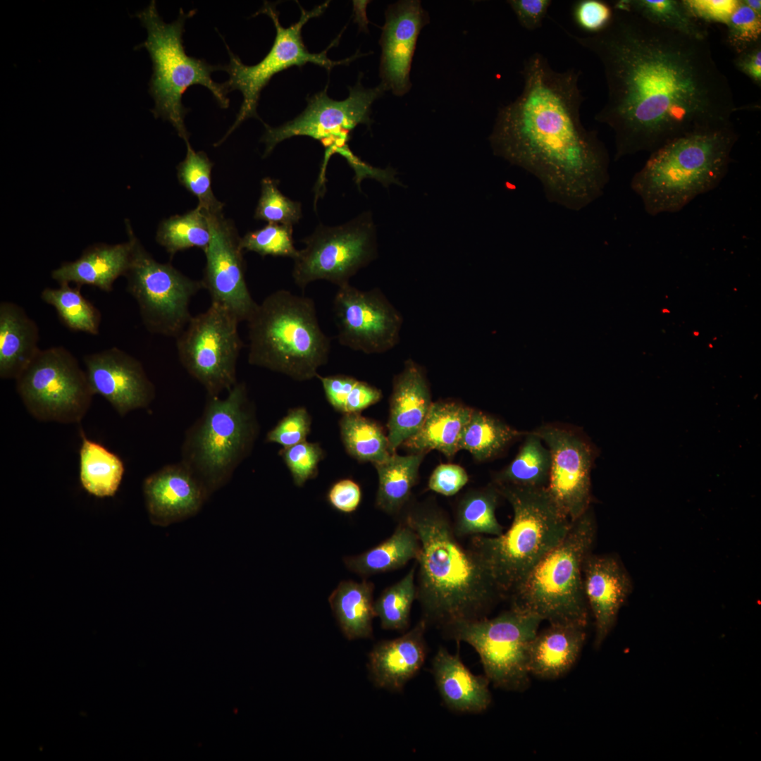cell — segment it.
Here are the masks:
<instances>
[{"label":"cell","mask_w":761,"mask_h":761,"mask_svg":"<svg viewBox=\"0 0 761 761\" xmlns=\"http://www.w3.org/2000/svg\"><path fill=\"white\" fill-rule=\"evenodd\" d=\"M613 9L611 22L598 33L579 36L561 27L601 63L607 97L595 120L612 130L615 161L732 124V90L707 38Z\"/></svg>","instance_id":"cell-1"},{"label":"cell","mask_w":761,"mask_h":761,"mask_svg":"<svg viewBox=\"0 0 761 761\" xmlns=\"http://www.w3.org/2000/svg\"><path fill=\"white\" fill-rule=\"evenodd\" d=\"M521 93L500 106L488 137L493 154L535 177L546 199L580 211L604 193L610 156L580 110V70L553 69L540 52L523 63Z\"/></svg>","instance_id":"cell-2"},{"label":"cell","mask_w":761,"mask_h":761,"mask_svg":"<svg viewBox=\"0 0 761 761\" xmlns=\"http://www.w3.org/2000/svg\"><path fill=\"white\" fill-rule=\"evenodd\" d=\"M402 518L421 543L416 600L422 619L442 629L487 617L504 598L482 563L459 543L445 512L426 502L410 506Z\"/></svg>","instance_id":"cell-3"},{"label":"cell","mask_w":761,"mask_h":761,"mask_svg":"<svg viewBox=\"0 0 761 761\" xmlns=\"http://www.w3.org/2000/svg\"><path fill=\"white\" fill-rule=\"evenodd\" d=\"M737 140L732 124L676 137L650 153L631 188L649 215L677 212L719 185Z\"/></svg>","instance_id":"cell-4"},{"label":"cell","mask_w":761,"mask_h":761,"mask_svg":"<svg viewBox=\"0 0 761 761\" xmlns=\"http://www.w3.org/2000/svg\"><path fill=\"white\" fill-rule=\"evenodd\" d=\"M494 484L512 506V524L497 536H471L467 547L490 573L505 599L563 539L571 521L558 509L546 487Z\"/></svg>","instance_id":"cell-5"},{"label":"cell","mask_w":761,"mask_h":761,"mask_svg":"<svg viewBox=\"0 0 761 761\" xmlns=\"http://www.w3.org/2000/svg\"><path fill=\"white\" fill-rule=\"evenodd\" d=\"M248 362L297 381L316 378L329 358L314 300L278 290L258 304L247 321Z\"/></svg>","instance_id":"cell-6"},{"label":"cell","mask_w":761,"mask_h":761,"mask_svg":"<svg viewBox=\"0 0 761 761\" xmlns=\"http://www.w3.org/2000/svg\"><path fill=\"white\" fill-rule=\"evenodd\" d=\"M258 431L246 384L237 382L225 398L206 395L201 416L185 432L180 462L209 497L249 454Z\"/></svg>","instance_id":"cell-7"},{"label":"cell","mask_w":761,"mask_h":761,"mask_svg":"<svg viewBox=\"0 0 761 761\" xmlns=\"http://www.w3.org/2000/svg\"><path fill=\"white\" fill-rule=\"evenodd\" d=\"M596 530L590 509L571 521L563 539L538 561L509 597L511 607L549 624L587 626L589 610L583 590V567L592 552Z\"/></svg>","instance_id":"cell-8"},{"label":"cell","mask_w":761,"mask_h":761,"mask_svg":"<svg viewBox=\"0 0 761 761\" xmlns=\"http://www.w3.org/2000/svg\"><path fill=\"white\" fill-rule=\"evenodd\" d=\"M195 13V10L185 13L180 8L177 19L166 23L158 13L156 1L152 0L135 15L147 31L146 40L138 47L148 51L153 64L149 83V92L154 100L151 112L155 118L168 121L185 143L189 142L185 125L189 109L184 106L182 98L190 86L201 85L206 87L223 109H227L230 102L225 84L217 83L211 78L213 72L223 70V65L209 64L204 59L188 56L185 51V23Z\"/></svg>","instance_id":"cell-9"},{"label":"cell","mask_w":761,"mask_h":761,"mask_svg":"<svg viewBox=\"0 0 761 761\" xmlns=\"http://www.w3.org/2000/svg\"><path fill=\"white\" fill-rule=\"evenodd\" d=\"M542 621L511 607L493 618L459 621L442 629L448 638L475 649L490 683L505 691H524L530 685V645Z\"/></svg>","instance_id":"cell-10"},{"label":"cell","mask_w":761,"mask_h":761,"mask_svg":"<svg viewBox=\"0 0 761 761\" xmlns=\"http://www.w3.org/2000/svg\"><path fill=\"white\" fill-rule=\"evenodd\" d=\"M132 244L130 266L124 276L127 290L138 305L142 321L151 333L176 338L192 315L190 304L203 285L168 263H160L141 245L130 223H126Z\"/></svg>","instance_id":"cell-11"},{"label":"cell","mask_w":761,"mask_h":761,"mask_svg":"<svg viewBox=\"0 0 761 761\" xmlns=\"http://www.w3.org/2000/svg\"><path fill=\"white\" fill-rule=\"evenodd\" d=\"M16 382L27 411L40 421L79 423L94 395L85 371L61 346L40 349Z\"/></svg>","instance_id":"cell-12"},{"label":"cell","mask_w":761,"mask_h":761,"mask_svg":"<svg viewBox=\"0 0 761 761\" xmlns=\"http://www.w3.org/2000/svg\"><path fill=\"white\" fill-rule=\"evenodd\" d=\"M328 4V2H326L309 11L301 7L302 13L299 20L285 28L279 21V13L275 5L266 1L259 13H265L272 19L276 35L270 51L257 64H244L225 44L230 61L228 64L223 66V70L229 75V79L224 84L228 92L236 89L240 91L243 101L233 125L216 145L223 142L246 119L258 118L256 108L261 90L274 75L290 67L302 66L307 63L330 70L337 65L347 63L358 56L349 60L332 61L326 56L327 50L318 54L311 53L304 44L302 27L309 19L323 13Z\"/></svg>","instance_id":"cell-13"},{"label":"cell","mask_w":761,"mask_h":761,"mask_svg":"<svg viewBox=\"0 0 761 761\" xmlns=\"http://www.w3.org/2000/svg\"><path fill=\"white\" fill-rule=\"evenodd\" d=\"M238 319L223 306L211 302L192 316L176 338L179 360L187 372L206 390L219 395L237 383V362L243 342Z\"/></svg>","instance_id":"cell-14"},{"label":"cell","mask_w":761,"mask_h":761,"mask_svg":"<svg viewBox=\"0 0 761 761\" xmlns=\"http://www.w3.org/2000/svg\"><path fill=\"white\" fill-rule=\"evenodd\" d=\"M302 242L293 260L292 277L302 290L312 282L326 280L338 287L377 256L376 228L371 212L335 227L322 224Z\"/></svg>","instance_id":"cell-15"},{"label":"cell","mask_w":761,"mask_h":761,"mask_svg":"<svg viewBox=\"0 0 761 761\" xmlns=\"http://www.w3.org/2000/svg\"><path fill=\"white\" fill-rule=\"evenodd\" d=\"M387 91L380 82L373 88H365L360 81L349 88V97L343 101L329 98L325 92L309 99L306 109L292 120L278 127L265 124L261 140L266 144L264 156L268 155L280 142L295 136H309L319 140L326 147V158L347 146L350 132L358 125L370 126L371 106Z\"/></svg>","instance_id":"cell-16"},{"label":"cell","mask_w":761,"mask_h":761,"mask_svg":"<svg viewBox=\"0 0 761 761\" xmlns=\"http://www.w3.org/2000/svg\"><path fill=\"white\" fill-rule=\"evenodd\" d=\"M333 313L337 339L344 347L381 354L399 342L402 316L378 288L361 290L349 283L338 287Z\"/></svg>","instance_id":"cell-17"},{"label":"cell","mask_w":761,"mask_h":761,"mask_svg":"<svg viewBox=\"0 0 761 761\" xmlns=\"http://www.w3.org/2000/svg\"><path fill=\"white\" fill-rule=\"evenodd\" d=\"M205 213L211 237L204 252L203 287L208 291L211 302L228 309L240 322H247L258 303L246 282L241 237L234 224L224 217L223 211Z\"/></svg>","instance_id":"cell-18"},{"label":"cell","mask_w":761,"mask_h":761,"mask_svg":"<svg viewBox=\"0 0 761 761\" xmlns=\"http://www.w3.org/2000/svg\"><path fill=\"white\" fill-rule=\"evenodd\" d=\"M535 432L551 455L546 488L561 512L573 521L590 509L592 450L581 438L565 429L543 426Z\"/></svg>","instance_id":"cell-19"},{"label":"cell","mask_w":761,"mask_h":761,"mask_svg":"<svg viewBox=\"0 0 761 761\" xmlns=\"http://www.w3.org/2000/svg\"><path fill=\"white\" fill-rule=\"evenodd\" d=\"M85 372L94 395L107 400L120 416L148 407L155 398L154 385L142 363L113 347L86 354Z\"/></svg>","instance_id":"cell-20"},{"label":"cell","mask_w":761,"mask_h":761,"mask_svg":"<svg viewBox=\"0 0 761 761\" xmlns=\"http://www.w3.org/2000/svg\"><path fill=\"white\" fill-rule=\"evenodd\" d=\"M430 23L419 0H403L388 6L379 43V75L387 90L402 97L412 84L410 71L419 35Z\"/></svg>","instance_id":"cell-21"},{"label":"cell","mask_w":761,"mask_h":761,"mask_svg":"<svg viewBox=\"0 0 761 761\" xmlns=\"http://www.w3.org/2000/svg\"><path fill=\"white\" fill-rule=\"evenodd\" d=\"M583 590L595 624L594 646L599 648L614 628L631 594V577L615 555L590 552L583 567Z\"/></svg>","instance_id":"cell-22"},{"label":"cell","mask_w":761,"mask_h":761,"mask_svg":"<svg viewBox=\"0 0 761 761\" xmlns=\"http://www.w3.org/2000/svg\"><path fill=\"white\" fill-rule=\"evenodd\" d=\"M143 494L149 519L159 526L194 516L209 498L199 481L180 462L148 476L143 483Z\"/></svg>","instance_id":"cell-23"},{"label":"cell","mask_w":761,"mask_h":761,"mask_svg":"<svg viewBox=\"0 0 761 761\" xmlns=\"http://www.w3.org/2000/svg\"><path fill=\"white\" fill-rule=\"evenodd\" d=\"M423 619L402 636L376 643L369 654L368 671L373 683L390 691H402L423 665L427 653Z\"/></svg>","instance_id":"cell-24"},{"label":"cell","mask_w":761,"mask_h":761,"mask_svg":"<svg viewBox=\"0 0 761 761\" xmlns=\"http://www.w3.org/2000/svg\"><path fill=\"white\" fill-rule=\"evenodd\" d=\"M432 403L422 370L407 361L394 378L390 397L387 438L391 454L420 429Z\"/></svg>","instance_id":"cell-25"},{"label":"cell","mask_w":761,"mask_h":761,"mask_svg":"<svg viewBox=\"0 0 761 761\" xmlns=\"http://www.w3.org/2000/svg\"><path fill=\"white\" fill-rule=\"evenodd\" d=\"M432 673L445 705L451 710L480 713L490 706V681L485 675H475L458 654L440 648L432 660Z\"/></svg>","instance_id":"cell-26"},{"label":"cell","mask_w":761,"mask_h":761,"mask_svg":"<svg viewBox=\"0 0 761 761\" xmlns=\"http://www.w3.org/2000/svg\"><path fill=\"white\" fill-rule=\"evenodd\" d=\"M586 626L550 624L538 631L529 649L531 675L554 680L566 674L576 662L586 639Z\"/></svg>","instance_id":"cell-27"},{"label":"cell","mask_w":761,"mask_h":761,"mask_svg":"<svg viewBox=\"0 0 761 761\" xmlns=\"http://www.w3.org/2000/svg\"><path fill=\"white\" fill-rule=\"evenodd\" d=\"M132 252L129 238L126 242L113 245L96 244L84 250L75 261L62 264L52 271L51 277L59 284L90 285L109 292L114 281L125 275Z\"/></svg>","instance_id":"cell-28"},{"label":"cell","mask_w":761,"mask_h":761,"mask_svg":"<svg viewBox=\"0 0 761 761\" xmlns=\"http://www.w3.org/2000/svg\"><path fill=\"white\" fill-rule=\"evenodd\" d=\"M39 328L24 309L11 302L0 304V377L16 380L40 349Z\"/></svg>","instance_id":"cell-29"},{"label":"cell","mask_w":761,"mask_h":761,"mask_svg":"<svg viewBox=\"0 0 761 761\" xmlns=\"http://www.w3.org/2000/svg\"><path fill=\"white\" fill-rule=\"evenodd\" d=\"M472 410L454 402H433L420 429L402 445L412 453L435 450L451 459L459 451V440Z\"/></svg>","instance_id":"cell-30"},{"label":"cell","mask_w":761,"mask_h":761,"mask_svg":"<svg viewBox=\"0 0 761 761\" xmlns=\"http://www.w3.org/2000/svg\"><path fill=\"white\" fill-rule=\"evenodd\" d=\"M421 543L414 529L402 518L393 533L385 540L358 555L343 559L346 567L362 576L385 573L416 560Z\"/></svg>","instance_id":"cell-31"},{"label":"cell","mask_w":761,"mask_h":761,"mask_svg":"<svg viewBox=\"0 0 761 761\" xmlns=\"http://www.w3.org/2000/svg\"><path fill=\"white\" fill-rule=\"evenodd\" d=\"M374 584L342 581L333 590L328 602L338 624L349 640L368 638L373 635L375 616L373 595Z\"/></svg>","instance_id":"cell-32"},{"label":"cell","mask_w":761,"mask_h":761,"mask_svg":"<svg viewBox=\"0 0 761 761\" xmlns=\"http://www.w3.org/2000/svg\"><path fill=\"white\" fill-rule=\"evenodd\" d=\"M426 453L399 455L396 452L375 464L378 477L376 507L390 515L398 514L409 501L420 465Z\"/></svg>","instance_id":"cell-33"},{"label":"cell","mask_w":761,"mask_h":761,"mask_svg":"<svg viewBox=\"0 0 761 761\" xmlns=\"http://www.w3.org/2000/svg\"><path fill=\"white\" fill-rule=\"evenodd\" d=\"M80 481L90 494L111 497L118 489L124 474L122 459L102 445L90 440L80 431Z\"/></svg>","instance_id":"cell-34"},{"label":"cell","mask_w":761,"mask_h":761,"mask_svg":"<svg viewBox=\"0 0 761 761\" xmlns=\"http://www.w3.org/2000/svg\"><path fill=\"white\" fill-rule=\"evenodd\" d=\"M501 497L493 483L485 488L466 493L458 502L452 523L457 537L501 535L504 532L503 527L495 515Z\"/></svg>","instance_id":"cell-35"},{"label":"cell","mask_w":761,"mask_h":761,"mask_svg":"<svg viewBox=\"0 0 761 761\" xmlns=\"http://www.w3.org/2000/svg\"><path fill=\"white\" fill-rule=\"evenodd\" d=\"M551 455L547 447L535 432L526 434L519 452L512 462L496 474L493 483L520 487H546L550 475Z\"/></svg>","instance_id":"cell-36"},{"label":"cell","mask_w":761,"mask_h":761,"mask_svg":"<svg viewBox=\"0 0 761 761\" xmlns=\"http://www.w3.org/2000/svg\"><path fill=\"white\" fill-rule=\"evenodd\" d=\"M612 7L634 13L666 29L696 38H707V32L692 15L684 1L618 0L612 3Z\"/></svg>","instance_id":"cell-37"},{"label":"cell","mask_w":761,"mask_h":761,"mask_svg":"<svg viewBox=\"0 0 761 761\" xmlns=\"http://www.w3.org/2000/svg\"><path fill=\"white\" fill-rule=\"evenodd\" d=\"M524 434L495 418L473 409L459 440V450H467L476 460L484 461L497 455Z\"/></svg>","instance_id":"cell-38"},{"label":"cell","mask_w":761,"mask_h":761,"mask_svg":"<svg viewBox=\"0 0 761 761\" xmlns=\"http://www.w3.org/2000/svg\"><path fill=\"white\" fill-rule=\"evenodd\" d=\"M339 425L344 446L357 460L375 464L391 455L387 435L373 420L359 413L342 414Z\"/></svg>","instance_id":"cell-39"},{"label":"cell","mask_w":761,"mask_h":761,"mask_svg":"<svg viewBox=\"0 0 761 761\" xmlns=\"http://www.w3.org/2000/svg\"><path fill=\"white\" fill-rule=\"evenodd\" d=\"M211 237L206 214L197 206L182 215L163 220L158 227L156 240L172 258L177 252L192 247L204 252Z\"/></svg>","instance_id":"cell-40"},{"label":"cell","mask_w":761,"mask_h":761,"mask_svg":"<svg viewBox=\"0 0 761 761\" xmlns=\"http://www.w3.org/2000/svg\"><path fill=\"white\" fill-rule=\"evenodd\" d=\"M81 286L74 287L65 283L58 288L44 289L42 299L53 306L65 326L73 330L97 335L101 314L97 308L82 295Z\"/></svg>","instance_id":"cell-41"},{"label":"cell","mask_w":761,"mask_h":761,"mask_svg":"<svg viewBox=\"0 0 761 761\" xmlns=\"http://www.w3.org/2000/svg\"><path fill=\"white\" fill-rule=\"evenodd\" d=\"M316 378L321 383L328 402L342 414L359 413L382 397L378 388L349 376L318 373Z\"/></svg>","instance_id":"cell-42"},{"label":"cell","mask_w":761,"mask_h":761,"mask_svg":"<svg viewBox=\"0 0 761 761\" xmlns=\"http://www.w3.org/2000/svg\"><path fill=\"white\" fill-rule=\"evenodd\" d=\"M414 564L398 582L385 589L373 602L375 616L381 627L387 630L404 631L409 624L412 604L416 599Z\"/></svg>","instance_id":"cell-43"},{"label":"cell","mask_w":761,"mask_h":761,"mask_svg":"<svg viewBox=\"0 0 761 761\" xmlns=\"http://www.w3.org/2000/svg\"><path fill=\"white\" fill-rule=\"evenodd\" d=\"M186 146V156L177 167L178 181L197 198L198 206L205 212L223 211V204L216 198L211 187L213 163L204 151H195L190 142Z\"/></svg>","instance_id":"cell-44"},{"label":"cell","mask_w":761,"mask_h":761,"mask_svg":"<svg viewBox=\"0 0 761 761\" xmlns=\"http://www.w3.org/2000/svg\"><path fill=\"white\" fill-rule=\"evenodd\" d=\"M292 225L268 223L266 226L249 231L241 237L244 251L255 252L261 256L290 257L293 260L299 253L294 245Z\"/></svg>","instance_id":"cell-45"},{"label":"cell","mask_w":761,"mask_h":761,"mask_svg":"<svg viewBox=\"0 0 761 761\" xmlns=\"http://www.w3.org/2000/svg\"><path fill=\"white\" fill-rule=\"evenodd\" d=\"M254 218L268 223L292 226L302 218L301 204L285 196L278 188L276 180L265 178L261 181V192Z\"/></svg>","instance_id":"cell-46"},{"label":"cell","mask_w":761,"mask_h":761,"mask_svg":"<svg viewBox=\"0 0 761 761\" xmlns=\"http://www.w3.org/2000/svg\"><path fill=\"white\" fill-rule=\"evenodd\" d=\"M726 25L727 42L737 54L760 42L761 16L748 7L743 1H738Z\"/></svg>","instance_id":"cell-47"},{"label":"cell","mask_w":761,"mask_h":761,"mask_svg":"<svg viewBox=\"0 0 761 761\" xmlns=\"http://www.w3.org/2000/svg\"><path fill=\"white\" fill-rule=\"evenodd\" d=\"M280 454L289 469L297 486H302L314 478L324 454L321 446L314 443L302 442L283 448Z\"/></svg>","instance_id":"cell-48"},{"label":"cell","mask_w":761,"mask_h":761,"mask_svg":"<svg viewBox=\"0 0 761 761\" xmlns=\"http://www.w3.org/2000/svg\"><path fill=\"white\" fill-rule=\"evenodd\" d=\"M311 417L302 407L293 408L287 412L266 435V441L289 447L306 441L311 430Z\"/></svg>","instance_id":"cell-49"},{"label":"cell","mask_w":761,"mask_h":761,"mask_svg":"<svg viewBox=\"0 0 761 761\" xmlns=\"http://www.w3.org/2000/svg\"><path fill=\"white\" fill-rule=\"evenodd\" d=\"M571 13L576 25L592 35L600 32L610 24L614 9L606 1L579 0L573 4Z\"/></svg>","instance_id":"cell-50"},{"label":"cell","mask_w":761,"mask_h":761,"mask_svg":"<svg viewBox=\"0 0 761 761\" xmlns=\"http://www.w3.org/2000/svg\"><path fill=\"white\" fill-rule=\"evenodd\" d=\"M468 481V474L463 467L453 464H440L432 473L428 486L437 493L452 496L458 493Z\"/></svg>","instance_id":"cell-51"},{"label":"cell","mask_w":761,"mask_h":761,"mask_svg":"<svg viewBox=\"0 0 761 761\" xmlns=\"http://www.w3.org/2000/svg\"><path fill=\"white\" fill-rule=\"evenodd\" d=\"M507 3L514 11L519 24L527 30L534 31L542 27L552 1L509 0Z\"/></svg>","instance_id":"cell-52"},{"label":"cell","mask_w":761,"mask_h":761,"mask_svg":"<svg viewBox=\"0 0 761 761\" xmlns=\"http://www.w3.org/2000/svg\"><path fill=\"white\" fill-rule=\"evenodd\" d=\"M330 505L338 511L349 514L359 507L361 500L359 485L349 478L342 479L334 483L327 495Z\"/></svg>","instance_id":"cell-53"},{"label":"cell","mask_w":761,"mask_h":761,"mask_svg":"<svg viewBox=\"0 0 761 761\" xmlns=\"http://www.w3.org/2000/svg\"><path fill=\"white\" fill-rule=\"evenodd\" d=\"M695 18L725 23L736 8L738 1H684Z\"/></svg>","instance_id":"cell-54"},{"label":"cell","mask_w":761,"mask_h":761,"mask_svg":"<svg viewBox=\"0 0 761 761\" xmlns=\"http://www.w3.org/2000/svg\"><path fill=\"white\" fill-rule=\"evenodd\" d=\"M738 70L748 76L755 84L761 85V43L738 54L734 59Z\"/></svg>","instance_id":"cell-55"},{"label":"cell","mask_w":761,"mask_h":761,"mask_svg":"<svg viewBox=\"0 0 761 761\" xmlns=\"http://www.w3.org/2000/svg\"><path fill=\"white\" fill-rule=\"evenodd\" d=\"M743 2L754 12L761 16V1L760 0H743Z\"/></svg>","instance_id":"cell-56"}]
</instances>
